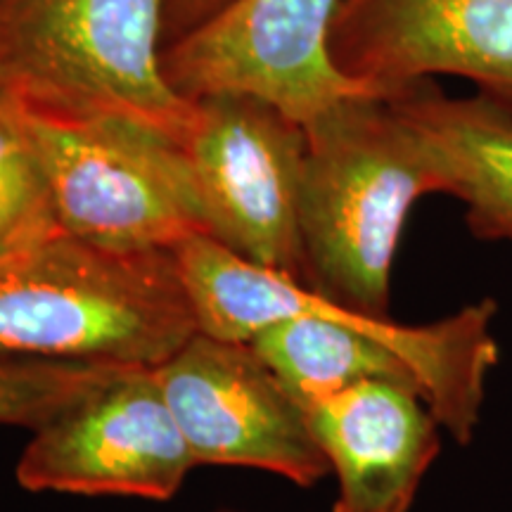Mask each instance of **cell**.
<instances>
[{
  "label": "cell",
  "mask_w": 512,
  "mask_h": 512,
  "mask_svg": "<svg viewBox=\"0 0 512 512\" xmlns=\"http://www.w3.org/2000/svg\"><path fill=\"white\" fill-rule=\"evenodd\" d=\"M200 332L249 342L299 406L361 382L411 387L460 446L475 439L496 368L494 299L427 325L351 311L209 235L176 249Z\"/></svg>",
  "instance_id": "cell-1"
},
{
  "label": "cell",
  "mask_w": 512,
  "mask_h": 512,
  "mask_svg": "<svg viewBox=\"0 0 512 512\" xmlns=\"http://www.w3.org/2000/svg\"><path fill=\"white\" fill-rule=\"evenodd\" d=\"M299 185L302 285L389 318L396 249L415 202L441 183L415 128L387 98L349 95L306 121Z\"/></svg>",
  "instance_id": "cell-2"
},
{
  "label": "cell",
  "mask_w": 512,
  "mask_h": 512,
  "mask_svg": "<svg viewBox=\"0 0 512 512\" xmlns=\"http://www.w3.org/2000/svg\"><path fill=\"white\" fill-rule=\"evenodd\" d=\"M197 332L176 249L62 230L0 261V356L157 368Z\"/></svg>",
  "instance_id": "cell-3"
},
{
  "label": "cell",
  "mask_w": 512,
  "mask_h": 512,
  "mask_svg": "<svg viewBox=\"0 0 512 512\" xmlns=\"http://www.w3.org/2000/svg\"><path fill=\"white\" fill-rule=\"evenodd\" d=\"M164 0H0V91L55 117H117L183 145L195 102L162 67Z\"/></svg>",
  "instance_id": "cell-4"
},
{
  "label": "cell",
  "mask_w": 512,
  "mask_h": 512,
  "mask_svg": "<svg viewBox=\"0 0 512 512\" xmlns=\"http://www.w3.org/2000/svg\"><path fill=\"white\" fill-rule=\"evenodd\" d=\"M22 112L64 233L124 249H178L207 235L178 140L117 117Z\"/></svg>",
  "instance_id": "cell-5"
},
{
  "label": "cell",
  "mask_w": 512,
  "mask_h": 512,
  "mask_svg": "<svg viewBox=\"0 0 512 512\" xmlns=\"http://www.w3.org/2000/svg\"><path fill=\"white\" fill-rule=\"evenodd\" d=\"M195 102L183 140L209 238L302 283L299 185L306 128L273 102L214 93Z\"/></svg>",
  "instance_id": "cell-6"
},
{
  "label": "cell",
  "mask_w": 512,
  "mask_h": 512,
  "mask_svg": "<svg viewBox=\"0 0 512 512\" xmlns=\"http://www.w3.org/2000/svg\"><path fill=\"white\" fill-rule=\"evenodd\" d=\"M31 432L15 477L34 494L164 503L197 467L155 368H121Z\"/></svg>",
  "instance_id": "cell-7"
},
{
  "label": "cell",
  "mask_w": 512,
  "mask_h": 512,
  "mask_svg": "<svg viewBox=\"0 0 512 512\" xmlns=\"http://www.w3.org/2000/svg\"><path fill=\"white\" fill-rule=\"evenodd\" d=\"M155 373L197 465L252 467L304 489L330 475L306 411L249 342L197 332Z\"/></svg>",
  "instance_id": "cell-8"
},
{
  "label": "cell",
  "mask_w": 512,
  "mask_h": 512,
  "mask_svg": "<svg viewBox=\"0 0 512 512\" xmlns=\"http://www.w3.org/2000/svg\"><path fill=\"white\" fill-rule=\"evenodd\" d=\"M337 3L238 0L207 27L164 46L166 81L185 100L256 95L306 124L337 100L368 93L330 60L328 29Z\"/></svg>",
  "instance_id": "cell-9"
},
{
  "label": "cell",
  "mask_w": 512,
  "mask_h": 512,
  "mask_svg": "<svg viewBox=\"0 0 512 512\" xmlns=\"http://www.w3.org/2000/svg\"><path fill=\"white\" fill-rule=\"evenodd\" d=\"M328 53L377 98L448 74L512 107V0H339Z\"/></svg>",
  "instance_id": "cell-10"
},
{
  "label": "cell",
  "mask_w": 512,
  "mask_h": 512,
  "mask_svg": "<svg viewBox=\"0 0 512 512\" xmlns=\"http://www.w3.org/2000/svg\"><path fill=\"white\" fill-rule=\"evenodd\" d=\"M304 411L337 479L332 512H411L441 451L437 415L415 389L361 382Z\"/></svg>",
  "instance_id": "cell-11"
},
{
  "label": "cell",
  "mask_w": 512,
  "mask_h": 512,
  "mask_svg": "<svg viewBox=\"0 0 512 512\" xmlns=\"http://www.w3.org/2000/svg\"><path fill=\"white\" fill-rule=\"evenodd\" d=\"M387 100L420 136L441 195L465 204L470 233L512 242V107L486 93L448 98L432 79Z\"/></svg>",
  "instance_id": "cell-12"
},
{
  "label": "cell",
  "mask_w": 512,
  "mask_h": 512,
  "mask_svg": "<svg viewBox=\"0 0 512 512\" xmlns=\"http://www.w3.org/2000/svg\"><path fill=\"white\" fill-rule=\"evenodd\" d=\"M62 233L22 107L0 91V261Z\"/></svg>",
  "instance_id": "cell-13"
},
{
  "label": "cell",
  "mask_w": 512,
  "mask_h": 512,
  "mask_svg": "<svg viewBox=\"0 0 512 512\" xmlns=\"http://www.w3.org/2000/svg\"><path fill=\"white\" fill-rule=\"evenodd\" d=\"M121 368L126 366L0 356V425L36 430Z\"/></svg>",
  "instance_id": "cell-14"
},
{
  "label": "cell",
  "mask_w": 512,
  "mask_h": 512,
  "mask_svg": "<svg viewBox=\"0 0 512 512\" xmlns=\"http://www.w3.org/2000/svg\"><path fill=\"white\" fill-rule=\"evenodd\" d=\"M238 0H164V46L207 27Z\"/></svg>",
  "instance_id": "cell-15"
},
{
  "label": "cell",
  "mask_w": 512,
  "mask_h": 512,
  "mask_svg": "<svg viewBox=\"0 0 512 512\" xmlns=\"http://www.w3.org/2000/svg\"><path fill=\"white\" fill-rule=\"evenodd\" d=\"M216 512H242V510H233V508H221V510H216Z\"/></svg>",
  "instance_id": "cell-16"
}]
</instances>
